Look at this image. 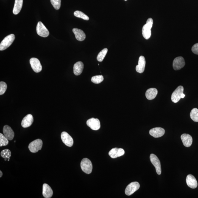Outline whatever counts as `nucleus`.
I'll return each mask as SVG.
<instances>
[{
  "label": "nucleus",
  "instance_id": "6e6552de",
  "mask_svg": "<svg viewBox=\"0 0 198 198\" xmlns=\"http://www.w3.org/2000/svg\"><path fill=\"white\" fill-rule=\"evenodd\" d=\"M150 159L151 163L156 168L157 173L158 175L161 174V163L158 157L154 154H152L150 156Z\"/></svg>",
  "mask_w": 198,
  "mask_h": 198
},
{
  "label": "nucleus",
  "instance_id": "6ab92c4d",
  "mask_svg": "<svg viewBox=\"0 0 198 198\" xmlns=\"http://www.w3.org/2000/svg\"><path fill=\"white\" fill-rule=\"evenodd\" d=\"M181 139L185 147H189L191 146L193 142V138L191 135L184 134L181 136Z\"/></svg>",
  "mask_w": 198,
  "mask_h": 198
},
{
  "label": "nucleus",
  "instance_id": "393cba45",
  "mask_svg": "<svg viewBox=\"0 0 198 198\" xmlns=\"http://www.w3.org/2000/svg\"><path fill=\"white\" fill-rule=\"evenodd\" d=\"M107 51H108V50H107V48H105V49H103L102 51H101L99 52V53L98 54L97 58H96V59H97L98 61L100 62L103 61L104 58H105Z\"/></svg>",
  "mask_w": 198,
  "mask_h": 198
},
{
  "label": "nucleus",
  "instance_id": "cd10ccee",
  "mask_svg": "<svg viewBox=\"0 0 198 198\" xmlns=\"http://www.w3.org/2000/svg\"><path fill=\"white\" fill-rule=\"evenodd\" d=\"M104 79L102 75H96L91 78V82L95 84H99L102 82Z\"/></svg>",
  "mask_w": 198,
  "mask_h": 198
},
{
  "label": "nucleus",
  "instance_id": "4be33fe9",
  "mask_svg": "<svg viewBox=\"0 0 198 198\" xmlns=\"http://www.w3.org/2000/svg\"><path fill=\"white\" fill-rule=\"evenodd\" d=\"M84 68L83 63L79 61L75 64L74 66V73L76 76H78L82 74Z\"/></svg>",
  "mask_w": 198,
  "mask_h": 198
},
{
  "label": "nucleus",
  "instance_id": "7c9ffc66",
  "mask_svg": "<svg viewBox=\"0 0 198 198\" xmlns=\"http://www.w3.org/2000/svg\"><path fill=\"white\" fill-rule=\"evenodd\" d=\"M51 4L56 10H59L61 7V0H50Z\"/></svg>",
  "mask_w": 198,
  "mask_h": 198
},
{
  "label": "nucleus",
  "instance_id": "412c9836",
  "mask_svg": "<svg viewBox=\"0 0 198 198\" xmlns=\"http://www.w3.org/2000/svg\"><path fill=\"white\" fill-rule=\"evenodd\" d=\"M43 195L44 197L50 198L53 195V191L50 187L46 183H44L43 186Z\"/></svg>",
  "mask_w": 198,
  "mask_h": 198
},
{
  "label": "nucleus",
  "instance_id": "9b49d317",
  "mask_svg": "<svg viewBox=\"0 0 198 198\" xmlns=\"http://www.w3.org/2000/svg\"><path fill=\"white\" fill-rule=\"evenodd\" d=\"M184 59L182 57H178L175 58L173 62V67L175 71L179 70L185 66Z\"/></svg>",
  "mask_w": 198,
  "mask_h": 198
},
{
  "label": "nucleus",
  "instance_id": "a211bd4d",
  "mask_svg": "<svg viewBox=\"0 0 198 198\" xmlns=\"http://www.w3.org/2000/svg\"><path fill=\"white\" fill-rule=\"evenodd\" d=\"M34 122V118L32 115L28 114L23 118L21 122V126L23 127L27 128L31 125Z\"/></svg>",
  "mask_w": 198,
  "mask_h": 198
},
{
  "label": "nucleus",
  "instance_id": "4468645a",
  "mask_svg": "<svg viewBox=\"0 0 198 198\" xmlns=\"http://www.w3.org/2000/svg\"><path fill=\"white\" fill-rule=\"evenodd\" d=\"M125 153L124 150L121 148H114L109 152V155L112 158L115 159L123 155Z\"/></svg>",
  "mask_w": 198,
  "mask_h": 198
},
{
  "label": "nucleus",
  "instance_id": "aec40b11",
  "mask_svg": "<svg viewBox=\"0 0 198 198\" xmlns=\"http://www.w3.org/2000/svg\"><path fill=\"white\" fill-rule=\"evenodd\" d=\"M73 33L75 36L76 39L79 41H83L85 40L86 35L83 32L81 29L75 28L73 29Z\"/></svg>",
  "mask_w": 198,
  "mask_h": 198
},
{
  "label": "nucleus",
  "instance_id": "423d86ee",
  "mask_svg": "<svg viewBox=\"0 0 198 198\" xmlns=\"http://www.w3.org/2000/svg\"><path fill=\"white\" fill-rule=\"evenodd\" d=\"M140 188V185L138 182H132L126 187L125 193L127 195L130 196L138 190Z\"/></svg>",
  "mask_w": 198,
  "mask_h": 198
},
{
  "label": "nucleus",
  "instance_id": "0eeeda50",
  "mask_svg": "<svg viewBox=\"0 0 198 198\" xmlns=\"http://www.w3.org/2000/svg\"><path fill=\"white\" fill-rule=\"evenodd\" d=\"M183 87L182 85H180L177 87L172 93V96H171V100L173 102L176 103L179 102L181 98V96L182 94L183 93Z\"/></svg>",
  "mask_w": 198,
  "mask_h": 198
},
{
  "label": "nucleus",
  "instance_id": "a878e982",
  "mask_svg": "<svg viewBox=\"0 0 198 198\" xmlns=\"http://www.w3.org/2000/svg\"><path fill=\"white\" fill-rule=\"evenodd\" d=\"M191 119L195 122H198V109L195 108L192 109L190 113Z\"/></svg>",
  "mask_w": 198,
  "mask_h": 198
},
{
  "label": "nucleus",
  "instance_id": "f8f14e48",
  "mask_svg": "<svg viewBox=\"0 0 198 198\" xmlns=\"http://www.w3.org/2000/svg\"><path fill=\"white\" fill-rule=\"evenodd\" d=\"M61 138L63 142L68 147H72L74 144V140L66 132H62L61 134Z\"/></svg>",
  "mask_w": 198,
  "mask_h": 198
},
{
  "label": "nucleus",
  "instance_id": "f704fd0d",
  "mask_svg": "<svg viewBox=\"0 0 198 198\" xmlns=\"http://www.w3.org/2000/svg\"><path fill=\"white\" fill-rule=\"evenodd\" d=\"M0 174H1V175H0V177L1 178V177H2L3 175L2 172H1V171H0Z\"/></svg>",
  "mask_w": 198,
  "mask_h": 198
},
{
  "label": "nucleus",
  "instance_id": "ddd939ff",
  "mask_svg": "<svg viewBox=\"0 0 198 198\" xmlns=\"http://www.w3.org/2000/svg\"><path fill=\"white\" fill-rule=\"evenodd\" d=\"M165 132L164 129L159 127L154 128L149 131L150 134L155 138L163 136Z\"/></svg>",
  "mask_w": 198,
  "mask_h": 198
},
{
  "label": "nucleus",
  "instance_id": "bb28decb",
  "mask_svg": "<svg viewBox=\"0 0 198 198\" xmlns=\"http://www.w3.org/2000/svg\"><path fill=\"white\" fill-rule=\"evenodd\" d=\"M74 15L75 16L78 18H80L83 19L85 20H89V18L83 12L80 11H76L74 13Z\"/></svg>",
  "mask_w": 198,
  "mask_h": 198
},
{
  "label": "nucleus",
  "instance_id": "c756f323",
  "mask_svg": "<svg viewBox=\"0 0 198 198\" xmlns=\"http://www.w3.org/2000/svg\"><path fill=\"white\" fill-rule=\"evenodd\" d=\"M11 156V152L8 149H6L1 151V156L5 159H10Z\"/></svg>",
  "mask_w": 198,
  "mask_h": 198
},
{
  "label": "nucleus",
  "instance_id": "c85d7f7f",
  "mask_svg": "<svg viewBox=\"0 0 198 198\" xmlns=\"http://www.w3.org/2000/svg\"><path fill=\"white\" fill-rule=\"evenodd\" d=\"M8 140L1 133H0V146L7 145L9 143Z\"/></svg>",
  "mask_w": 198,
  "mask_h": 198
},
{
  "label": "nucleus",
  "instance_id": "b1692460",
  "mask_svg": "<svg viewBox=\"0 0 198 198\" xmlns=\"http://www.w3.org/2000/svg\"><path fill=\"white\" fill-rule=\"evenodd\" d=\"M23 4V0H15L14 5L13 13L14 15H18L21 10Z\"/></svg>",
  "mask_w": 198,
  "mask_h": 198
},
{
  "label": "nucleus",
  "instance_id": "7ed1b4c3",
  "mask_svg": "<svg viewBox=\"0 0 198 198\" xmlns=\"http://www.w3.org/2000/svg\"><path fill=\"white\" fill-rule=\"evenodd\" d=\"M81 168L82 171L87 174H91L93 170V165L89 159H83L80 163Z\"/></svg>",
  "mask_w": 198,
  "mask_h": 198
},
{
  "label": "nucleus",
  "instance_id": "9d476101",
  "mask_svg": "<svg viewBox=\"0 0 198 198\" xmlns=\"http://www.w3.org/2000/svg\"><path fill=\"white\" fill-rule=\"evenodd\" d=\"M30 64L31 67L35 72L39 73L41 71L42 66L38 59L32 58L30 60Z\"/></svg>",
  "mask_w": 198,
  "mask_h": 198
},
{
  "label": "nucleus",
  "instance_id": "f03ea898",
  "mask_svg": "<svg viewBox=\"0 0 198 198\" xmlns=\"http://www.w3.org/2000/svg\"><path fill=\"white\" fill-rule=\"evenodd\" d=\"M15 36L13 34L6 37L0 44V50L3 51L10 47L15 40Z\"/></svg>",
  "mask_w": 198,
  "mask_h": 198
},
{
  "label": "nucleus",
  "instance_id": "1a4fd4ad",
  "mask_svg": "<svg viewBox=\"0 0 198 198\" xmlns=\"http://www.w3.org/2000/svg\"><path fill=\"white\" fill-rule=\"evenodd\" d=\"M87 124L93 130H99L101 127L100 122L98 118H90L87 121Z\"/></svg>",
  "mask_w": 198,
  "mask_h": 198
},
{
  "label": "nucleus",
  "instance_id": "dca6fc26",
  "mask_svg": "<svg viewBox=\"0 0 198 198\" xmlns=\"http://www.w3.org/2000/svg\"><path fill=\"white\" fill-rule=\"evenodd\" d=\"M186 182L187 185L190 188L195 189L197 187V182L195 178L191 174L188 175L187 176Z\"/></svg>",
  "mask_w": 198,
  "mask_h": 198
},
{
  "label": "nucleus",
  "instance_id": "2f4dec72",
  "mask_svg": "<svg viewBox=\"0 0 198 198\" xmlns=\"http://www.w3.org/2000/svg\"><path fill=\"white\" fill-rule=\"evenodd\" d=\"M7 88V84L4 82H0V95L4 94Z\"/></svg>",
  "mask_w": 198,
  "mask_h": 198
},
{
  "label": "nucleus",
  "instance_id": "f3484780",
  "mask_svg": "<svg viewBox=\"0 0 198 198\" xmlns=\"http://www.w3.org/2000/svg\"><path fill=\"white\" fill-rule=\"evenodd\" d=\"M4 134L9 140H12L15 136V133L11 128L8 125L4 126L3 129Z\"/></svg>",
  "mask_w": 198,
  "mask_h": 198
},
{
  "label": "nucleus",
  "instance_id": "5701e85b",
  "mask_svg": "<svg viewBox=\"0 0 198 198\" xmlns=\"http://www.w3.org/2000/svg\"><path fill=\"white\" fill-rule=\"evenodd\" d=\"M158 93L156 88H152L148 89L146 91L145 95L148 99L151 100L155 99Z\"/></svg>",
  "mask_w": 198,
  "mask_h": 198
},
{
  "label": "nucleus",
  "instance_id": "72a5a7b5",
  "mask_svg": "<svg viewBox=\"0 0 198 198\" xmlns=\"http://www.w3.org/2000/svg\"><path fill=\"white\" fill-rule=\"evenodd\" d=\"M185 96V94H184L183 93L181 95V98H182V99H183V98H184Z\"/></svg>",
  "mask_w": 198,
  "mask_h": 198
},
{
  "label": "nucleus",
  "instance_id": "f257e3e1",
  "mask_svg": "<svg viewBox=\"0 0 198 198\" xmlns=\"http://www.w3.org/2000/svg\"><path fill=\"white\" fill-rule=\"evenodd\" d=\"M153 24V20L149 18L147 20L145 24L143 26L142 29V35L146 39H148L151 36V28Z\"/></svg>",
  "mask_w": 198,
  "mask_h": 198
},
{
  "label": "nucleus",
  "instance_id": "c9c22d12",
  "mask_svg": "<svg viewBox=\"0 0 198 198\" xmlns=\"http://www.w3.org/2000/svg\"><path fill=\"white\" fill-rule=\"evenodd\" d=\"M125 1H127V0H125Z\"/></svg>",
  "mask_w": 198,
  "mask_h": 198
},
{
  "label": "nucleus",
  "instance_id": "2eb2a0df",
  "mask_svg": "<svg viewBox=\"0 0 198 198\" xmlns=\"http://www.w3.org/2000/svg\"><path fill=\"white\" fill-rule=\"evenodd\" d=\"M146 60L144 57L141 56L138 60V65L136 67V71L137 72L142 74L144 71L145 67Z\"/></svg>",
  "mask_w": 198,
  "mask_h": 198
},
{
  "label": "nucleus",
  "instance_id": "473e14b6",
  "mask_svg": "<svg viewBox=\"0 0 198 198\" xmlns=\"http://www.w3.org/2000/svg\"><path fill=\"white\" fill-rule=\"evenodd\" d=\"M191 50L193 53L198 55V43H196L193 45L191 48Z\"/></svg>",
  "mask_w": 198,
  "mask_h": 198
},
{
  "label": "nucleus",
  "instance_id": "39448f33",
  "mask_svg": "<svg viewBox=\"0 0 198 198\" xmlns=\"http://www.w3.org/2000/svg\"><path fill=\"white\" fill-rule=\"evenodd\" d=\"M37 32L40 36L46 37L49 35V31L41 22H39L37 26Z\"/></svg>",
  "mask_w": 198,
  "mask_h": 198
},
{
  "label": "nucleus",
  "instance_id": "20e7f679",
  "mask_svg": "<svg viewBox=\"0 0 198 198\" xmlns=\"http://www.w3.org/2000/svg\"><path fill=\"white\" fill-rule=\"evenodd\" d=\"M43 145V142L40 139L34 140L30 143L28 146L29 151L32 153H37L41 149Z\"/></svg>",
  "mask_w": 198,
  "mask_h": 198
}]
</instances>
